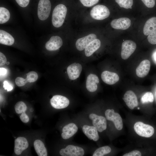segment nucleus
<instances>
[{
  "label": "nucleus",
  "instance_id": "nucleus-1",
  "mask_svg": "<svg viewBox=\"0 0 156 156\" xmlns=\"http://www.w3.org/2000/svg\"><path fill=\"white\" fill-rule=\"evenodd\" d=\"M67 12V9L64 5H58L53 9L52 17V22L55 27H59L63 25Z\"/></svg>",
  "mask_w": 156,
  "mask_h": 156
},
{
  "label": "nucleus",
  "instance_id": "nucleus-2",
  "mask_svg": "<svg viewBox=\"0 0 156 156\" xmlns=\"http://www.w3.org/2000/svg\"><path fill=\"white\" fill-rule=\"evenodd\" d=\"M134 129L137 134L142 137H151L154 132V129L153 127L141 122H136L134 125Z\"/></svg>",
  "mask_w": 156,
  "mask_h": 156
},
{
  "label": "nucleus",
  "instance_id": "nucleus-3",
  "mask_svg": "<svg viewBox=\"0 0 156 156\" xmlns=\"http://www.w3.org/2000/svg\"><path fill=\"white\" fill-rule=\"evenodd\" d=\"M110 11L106 6L99 5L94 7L90 11V15L94 19L97 20H103L108 17Z\"/></svg>",
  "mask_w": 156,
  "mask_h": 156
},
{
  "label": "nucleus",
  "instance_id": "nucleus-4",
  "mask_svg": "<svg viewBox=\"0 0 156 156\" xmlns=\"http://www.w3.org/2000/svg\"><path fill=\"white\" fill-rule=\"evenodd\" d=\"M51 9L49 0H40L38 5V16L42 21L47 19L49 17Z\"/></svg>",
  "mask_w": 156,
  "mask_h": 156
},
{
  "label": "nucleus",
  "instance_id": "nucleus-5",
  "mask_svg": "<svg viewBox=\"0 0 156 156\" xmlns=\"http://www.w3.org/2000/svg\"><path fill=\"white\" fill-rule=\"evenodd\" d=\"M107 119L112 121L115 127L118 130H122L123 124L122 118L118 113H115L113 109H107L105 112Z\"/></svg>",
  "mask_w": 156,
  "mask_h": 156
},
{
  "label": "nucleus",
  "instance_id": "nucleus-6",
  "mask_svg": "<svg viewBox=\"0 0 156 156\" xmlns=\"http://www.w3.org/2000/svg\"><path fill=\"white\" fill-rule=\"evenodd\" d=\"M136 45L133 41L131 40H126L122 43L121 53V57L123 60L129 58L135 51Z\"/></svg>",
  "mask_w": 156,
  "mask_h": 156
},
{
  "label": "nucleus",
  "instance_id": "nucleus-7",
  "mask_svg": "<svg viewBox=\"0 0 156 156\" xmlns=\"http://www.w3.org/2000/svg\"><path fill=\"white\" fill-rule=\"evenodd\" d=\"M62 156H83L84 154L83 149L80 147L73 145H68L66 148L60 151Z\"/></svg>",
  "mask_w": 156,
  "mask_h": 156
},
{
  "label": "nucleus",
  "instance_id": "nucleus-8",
  "mask_svg": "<svg viewBox=\"0 0 156 156\" xmlns=\"http://www.w3.org/2000/svg\"><path fill=\"white\" fill-rule=\"evenodd\" d=\"M89 118L92 120L93 126L99 132H101L106 129L107 121L104 117L91 114L89 115Z\"/></svg>",
  "mask_w": 156,
  "mask_h": 156
},
{
  "label": "nucleus",
  "instance_id": "nucleus-9",
  "mask_svg": "<svg viewBox=\"0 0 156 156\" xmlns=\"http://www.w3.org/2000/svg\"><path fill=\"white\" fill-rule=\"evenodd\" d=\"M50 102L51 106L56 109L65 108L69 105L70 103L66 97L58 95L54 96L51 99Z\"/></svg>",
  "mask_w": 156,
  "mask_h": 156
},
{
  "label": "nucleus",
  "instance_id": "nucleus-10",
  "mask_svg": "<svg viewBox=\"0 0 156 156\" xmlns=\"http://www.w3.org/2000/svg\"><path fill=\"white\" fill-rule=\"evenodd\" d=\"M122 99L127 105L130 109H133L138 105L137 96L135 93L131 90L127 91Z\"/></svg>",
  "mask_w": 156,
  "mask_h": 156
},
{
  "label": "nucleus",
  "instance_id": "nucleus-11",
  "mask_svg": "<svg viewBox=\"0 0 156 156\" xmlns=\"http://www.w3.org/2000/svg\"><path fill=\"white\" fill-rule=\"evenodd\" d=\"M110 24L111 27L115 29L125 30L131 25V21L127 18H121L113 20Z\"/></svg>",
  "mask_w": 156,
  "mask_h": 156
},
{
  "label": "nucleus",
  "instance_id": "nucleus-12",
  "mask_svg": "<svg viewBox=\"0 0 156 156\" xmlns=\"http://www.w3.org/2000/svg\"><path fill=\"white\" fill-rule=\"evenodd\" d=\"M96 36L95 34H91L79 38L77 40L76 42V47L79 51H82L85 49L90 42L96 39Z\"/></svg>",
  "mask_w": 156,
  "mask_h": 156
},
{
  "label": "nucleus",
  "instance_id": "nucleus-13",
  "mask_svg": "<svg viewBox=\"0 0 156 156\" xmlns=\"http://www.w3.org/2000/svg\"><path fill=\"white\" fill-rule=\"evenodd\" d=\"M82 70V66L79 63H74L67 67V70L69 79L74 80L78 78Z\"/></svg>",
  "mask_w": 156,
  "mask_h": 156
},
{
  "label": "nucleus",
  "instance_id": "nucleus-14",
  "mask_svg": "<svg viewBox=\"0 0 156 156\" xmlns=\"http://www.w3.org/2000/svg\"><path fill=\"white\" fill-rule=\"evenodd\" d=\"M63 41L58 36H53L46 43V49L49 51H55L59 49L62 45Z\"/></svg>",
  "mask_w": 156,
  "mask_h": 156
},
{
  "label": "nucleus",
  "instance_id": "nucleus-15",
  "mask_svg": "<svg viewBox=\"0 0 156 156\" xmlns=\"http://www.w3.org/2000/svg\"><path fill=\"white\" fill-rule=\"evenodd\" d=\"M151 63L148 60H145L142 61L136 69L137 75L140 78L146 76L150 70Z\"/></svg>",
  "mask_w": 156,
  "mask_h": 156
},
{
  "label": "nucleus",
  "instance_id": "nucleus-16",
  "mask_svg": "<svg viewBox=\"0 0 156 156\" xmlns=\"http://www.w3.org/2000/svg\"><path fill=\"white\" fill-rule=\"evenodd\" d=\"M101 78L104 83L109 85L114 84L119 79V77L117 73L107 70L102 73Z\"/></svg>",
  "mask_w": 156,
  "mask_h": 156
},
{
  "label": "nucleus",
  "instance_id": "nucleus-17",
  "mask_svg": "<svg viewBox=\"0 0 156 156\" xmlns=\"http://www.w3.org/2000/svg\"><path fill=\"white\" fill-rule=\"evenodd\" d=\"M29 146L27 139L23 137H18L15 140L14 152L17 155L21 154Z\"/></svg>",
  "mask_w": 156,
  "mask_h": 156
},
{
  "label": "nucleus",
  "instance_id": "nucleus-18",
  "mask_svg": "<svg viewBox=\"0 0 156 156\" xmlns=\"http://www.w3.org/2000/svg\"><path fill=\"white\" fill-rule=\"evenodd\" d=\"M77 130L78 127L75 124L70 123L63 127L61 136L64 139H68L73 136Z\"/></svg>",
  "mask_w": 156,
  "mask_h": 156
},
{
  "label": "nucleus",
  "instance_id": "nucleus-19",
  "mask_svg": "<svg viewBox=\"0 0 156 156\" xmlns=\"http://www.w3.org/2000/svg\"><path fill=\"white\" fill-rule=\"evenodd\" d=\"M99 82V79L96 75L90 74L88 76L86 83V87L89 92H92L96 91L97 88V84Z\"/></svg>",
  "mask_w": 156,
  "mask_h": 156
},
{
  "label": "nucleus",
  "instance_id": "nucleus-20",
  "mask_svg": "<svg viewBox=\"0 0 156 156\" xmlns=\"http://www.w3.org/2000/svg\"><path fill=\"white\" fill-rule=\"evenodd\" d=\"M84 133L90 140L97 141L99 138L98 131L94 126L84 125L82 127Z\"/></svg>",
  "mask_w": 156,
  "mask_h": 156
},
{
  "label": "nucleus",
  "instance_id": "nucleus-21",
  "mask_svg": "<svg viewBox=\"0 0 156 156\" xmlns=\"http://www.w3.org/2000/svg\"><path fill=\"white\" fill-rule=\"evenodd\" d=\"M156 30V17H152L147 21L144 25L143 32L146 36L148 35Z\"/></svg>",
  "mask_w": 156,
  "mask_h": 156
},
{
  "label": "nucleus",
  "instance_id": "nucleus-22",
  "mask_svg": "<svg viewBox=\"0 0 156 156\" xmlns=\"http://www.w3.org/2000/svg\"><path fill=\"white\" fill-rule=\"evenodd\" d=\"M101 44L100 41L96 39L90 42L86 47L85 50V55L87 57H89L98 50Z\"/></svg>",
  "mask_w": 156,
  "mask_h": 156
},
{
  "label": "nucleus",
  "instance_id": "nucleus-23",
  "mask_svg": "<svg viewBox=\"0 0 156 156\" xmlns=\"http://www.w3.org/2000/svg\"><path fill=\"white\" fill-rule=\"evenodd\" d=\"M14 38L10 34L4 30L0 29V44L10 46L14 44Z\"/></svg>",
  "mask_w": 156,
  "mask_h": 156
},
{
  "label": "nucleus",
  "instance_id": "nucleus-24",
  "mask_svg": "<svg viewBox=\"0 0 156 156\" xmlns=\"http://www.w3.org/2000/svg\"><path fill=\"white\" fill-rule=\"evenodd\" d=\"M35 150L39 156H47V149L43 142L40 140H37L34 142Z\"/></svg>",
  "mask_w": 156,
  "mask_h": 156
},
{
  "label": "nucleus",
  "instance_id": "nucleus-25",
  "mask_svg": "<svg viewBox=\"0 0 156 156\" xmlns=\"http://www.w3.org/2000/svg\"><path fill=\"white\" fill-rule=\"evenodd\" d=\"M10 17V13L6 8L3 7L0 8V24H2L7 22Z\"/></svg>",
  "mask_w": 156,
  "mask_h": 156
},
{
  "label": "nucleus",
  "instance_id": "nucleus-26",
  "mask_svg": "<svg viewBox=\"0 0 156 156\" xmlns=\"http://www.w3.org/2000/svg\"><path fill=\"white\" fill-rule=\"evenodd\" d=\"M111 148L108 146H105L98 148L94 152L93 156H103L109 153Z\"/></svg>",
  "mask_w": 156,
  "mask_h": 156
},
{
  "label": "nucleus",
  "instance_id": "nucleus-27",
  "mask_svg": "<svg viewBox=\"0 0 156 156\" xmlns=\"http://www.w3.org/2000/svg\"><path fill=\"white\" fill-rule=\"evenodd\" d=\"M120 7L125 9L132 8L133 0H115Z\"/></svg>",
  "mask_w": 156,
  "mask_h": 156
},
{
  "label": "nucleus",
  "instance_id": "nucleus-28",
  "mask_svg": "<svg viewBox=\"0 0 156 156\" xmlns=\"http://www.w3.org/2000/svg\"><path fill=\"white\" fill-rule=\"evenodd\" d=\"M15 110L16 113L20 114L25 112L27 109L26 104L23 101L17 102L14 106Z\"/></svg>",
  "mask_w": 156,
  "mask_h": 156
},
{
  "label": "nucleus",
  "instance_id": "nucleus-29",
  "mask_svg": "<svg viewBox=\"0 0 156 156\" xmlns=\"http://www.w3.org/2000/svg\"><path fill=\"white\" fill-rule=\"evenodd\" d=\"M38 77V74L36 72L31 71L27 74V77L26 79L28 82L31 83L36 81Z\"/></svg>",
  "mask_w": 156,
  "mask_h": 156
},
{
  "label": "nucleus",
  "instance_id": "nucleus-30",
  "mask_svg": "<svg viewBox=\"0 0 156 156\" xmlns=\"http://www.w3.org/2000/svg\"><path fill=\"white\" fill-rule=\"evenodd\" d=\"M154 101V96L150 92H146L142 97L141 101L143 103L148 102H152Z\"/></svg>",
  "mask_w": 156,
  "mask_h": 156
},
{
  "label": "nucleus",
  "instance_id": "nucleus-31",
  "mask_svg": "<svg viewBox=\"0 0 156 156\" xmlns=\"http://www.w3.org/2000/svg\"><path fill=\"white\" fill-rule=\"evenodd\" d=\"M85 6L91 7L98 3L99 0H79Z\"/></svg>",
  "mask_w": 156,
  "mask_h": 156
},
{
  "label": "nucleus",
  "instance_id": "nucleus-32",
  "mask_svg": "<svg viewBox=\"0 0 156 156\" xmlns=\"http://www.w3.org/2000/svg\"><path fill=\"white\" fill-rule=\"evenodd\" d=\"M147 39L150 43L152 44H156V30L148 35Z\"/></svg>",
  "mask_w": 156,
  "mask_h": 156
},
{
  "label": "nucleus",
  "instance_id": "nucleus-33",
  "mask_svg": "<svg viewBox=\"0 0 156 156\" xmlns=\"http://www.w3.org/2000/svg\"><path fill=\"white\" fill-rule=\"evenodd\" d=\"M28 81L26 79L21 77H17L15 80L16 84L18 86L21 87L24 86Z\"/></svg>",
  "mask_w": 156,
  "mask_h": 156
},
{
  "label": "nucleus",
  "instance_id": "nucleus-34",
  "mask_svg": "<svg viewBox=\"0 0 156 156\" xmlns=\"http://www.w3.org/2000/svg\"><path fill=\"white\" fill-rule=\"evenodd\" d=\"M144 5L148 8H153L155 5L154 0H141Z\"/></svg>",
  "mask_w": 156,
  "mask_h": 156
},
{
  "label": "nucleus",
  "instance_id": "nucleus-35",
  "mask_svg": "<svg viewBox=\"0 0 156 156\" xmlns=\"http://www.w3.org/2000/svg\"><path fill=\"white\" fill-rule=\"evenodd\" d=\"M18 4L21 7H25L28 5L30 0H15Z\"/></svg>",
  "mask_w": 156,
  "mask_h": 156
},
{
  "label": "nucleus",
  "instance_id": "nucleus-36",
  "mask_svg": "<svg viewBox=\"0 0 156 156\" xmlns=\"http://www.w3.org/2000/svg\"><path fill=\"white\" fill-rule=\"evenodd\" d=\"M141 152L137 150H134L131 151L128 153L124 154L123 156H141Z\"/></svg>",
  "mask_w": 156,
  "mask_h": 156
},
{
  "label": "nucleus",
  "instance_id": "nucleus-37",
  "mask_svg": "<svg viewBox=\"0 0 156 156\" xmlns=\"http://www.w3.org/2000/svg\"><path fill=\"white\" fill-rule=\"evenodd\" d=\"M21 121L23 122L26 123L29 122V118L25 112L22 113L20 117Z\"/></svg>",
  "mask_w": 156,
  "mask_h": 156
},
{
  "label": "nucleus",
  "instance_id": "nucleus-38",
  "mask_svg": "<svg viewBox=\"0 0 156 156\" xmlns=\"http://www.w3.org/2000/svg\"><path fill=\"white\" fill-rule=\"evenodd\" d=\"M3 87L7 91H11L13 88L12 86L6 81H4L3 82Z\"/></svg>",
  "mask_w": 156,
  "mask_h": 156
},
{
  "label": "nucleus",
  "instance_id": "nucleus-39",
  "mask_svg": "<svg viewBox=\"0 0 156 156\" xmlns=\"http://www.w3.org/2000/svg\"><path fill=\"white\" fill-rule=\"evenodd\" d=\"M7 62V59L5 56L1 52H0V66L5 64Z\"/></svg>",
  "mask_w": 156,
  "mask_h": 156
},
{
  "label": "nucleus",
  "instance_id": "nucleus-40",
  "mask_svg": "<svg viewBox=\"0 0 156 156\" xmlns=\"http://www.w3.org/2000/svg\"><path fill=\"white\" fill-rule=\"evenodd\" d=\"M7 73V70L4 68H0V74L1 76L5 75Z\"/></svg>",
  "mask_w": 156,
  "mask_h": 156
},
{
  "label": "nucleus",
  "instance_id": "nucleus-41",
  "mask_svg": "<svg viewBox=\"0 0 156 156\" xmlns=\"http://www.w3.org/2000/svg\"><path fill=\"white\" fill-rule=\"evenodd\" d=\"M153 59L154 62L156 63V52H155L153 55Z\"/></svg>",
  "mask_w": 156,
  "mask_h": 156
},
{
  "label": "nucleus",
  "instance_id": "nucleus-42",
  "mask_svg": "<svg viewBox=\"0 0 156 156\" xmlns=\"http://www.w3.org/2000/svg\"><path fill=\"white\" fill-rule=\"evenodd\" d=\"M6 64L7 65H9L10 64L9 62H6Z\"/></svg>",
  "mask_w": 156,
  "mask_h": 156
},
{
  "label": "nucleus",
  "instance_id": "nucleus-43",
  "mask_svg": "<svg viewBox=\"0 0 156 156\" xmlns=\"http://www.w3.org/2000/svg\"><path fill=\"white\" fill-rule=\"evenodd\" d=\"M138 109H139V108H138Z\"/></svg>",
  "mask_w": 156,
  "mask_h": 156
}]
</instances>
